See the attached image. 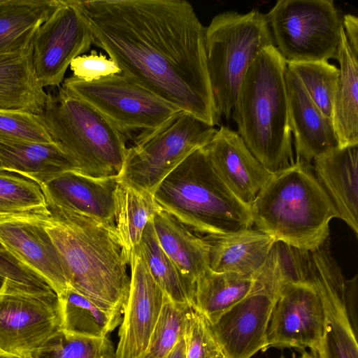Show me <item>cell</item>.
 I'll use <instances>...</instances> for the list:
<instances>
[{
    "label": "cell",
    "instance_id": "19",
    "mask_svg": "<svg viewBox=\"0 0 358 358\" xmlns=\"http://www.w3.org/2000/svg\"><path fill=\"white\" fill-rule=\"evenodd\" d=\"M285 81L295 161L311 164L319 155L339 146L333 121L317 107L287 66Z\"/></svg>",
    "mask_w": 358,
    "mask_h": 358
},
{
    "label": "cell",
    "instance_id": "30",
    "mask_svg": "<svg viewBox=\"0 0 358 358\" xmlns=\"http://www.w3.org/2000/svg\"><path fill=\"white\" fill-rule=\"evenodd\" d=\"M58 298L61 329L69 334L103 338L122 322V313L102 308L71 287Z\"/></svg>",
    "mask_w": 358,
    "mask_h": 358
},
{
    "label": "cell",
    "instance_id": "25",
    "mask_svg": "<svg viewBox=\"0 0 358 358\" xmlns=\"http://www.w3.org/2000/svg\"><path fill=\"white\" fill-rule=\"evenodd\" d=\"M209 267L217 272L253 276L267 258L275 241L256 229L210 238Z\"/></svg>",
    "mask_w": 358,
    "mask_h": 358
},
{
    "label": "cell",
    "instance_id": "15",
    "mask_svg": "<svg viewBox=\"0 0 358 358\" xmlns=\"http://www.w3.org/2000/svg\"><path fill=\"white\" fill-rule=\"evenodd\" d=\"M129 268V293L118 331L115 358H142L147 353L165 297L139 246L131 253Z\"/></svg>",
    "mask_w": 358,
    "mask_h": 358
},
{
    "label": "cell",
    "instance_id": "37",
    "mask_svg": "<svg viewBox=\"0 0 358 358\" xmlns=\"http://www.w3.org/2000/svg\"><path fill=\"white\" fill-rule=\"evenodd\" d=\"M308 251L275 241L268 255L283 287L307 281Z\"/></svg>",
    "mask_w": 358,
    "mask_h": 358
},
{
    "label": "cell",
    "instance_id": "5",
    "mask_svg": "<svg viewBox=\"0 0 358 358\" xmlns=\"http://www.w3.org/2000/svg\"><path fill=\"white\" fill-rule=\"evenodd\" d=\"M153 196L162 209L205 237H218L252 226L250 208L220 178L203 148L173 170Z\"/></svg>",
    "mask_w": 358,
    "mask_h": 358
},
{
    "label": "cell",
    "instance_id": "21",
    "mask_svg": "<svg viewBox=\"0 0 358 358\" xmlns=\"http://www.w3.org/2000/svg\"><path fill=\"white\" fill-rule=\"evenodd\" d=\"M152 223L162 248L187 287L191 304L195 281L209 267L211 239L192 231L161 208Z\"/></svg>",
    "mask_w": 358,
    "mask_h": 358
},
{
    "label": "cell",
    "instance_id": "42",
    "mask_svg": "<svg viewBox=\"0 0 358 358\" xmlns=\"http://www.w3.org/2000/svg\"><path fill=\"white\" fill-rule=\"evenodd\" d=\"M343 29L349 45L358 51V18L355 15L348 14L343 17Z\"/></svg>",
    "mask_w": 358,
    "mask_h": 358
},
{
    "label": "cell",
    "instance_id": "46",
    "mask_svg": "<svg viewBox=\"0 0 358 358\" xmlns=\"http://www.w3.org/2000/svg\"><path fill=\"white\" fill-rule=\"evenodd\" d=\"M6 281V279L0 276V290L2 289Z\"/></svg>",
    "mask_w": 358,
    "mask_h": 358
},
{
    "label": "cell",
    "instance_id": "20",
    "mask_svg": "<svg viewBox=\"0 0 358 358\" xmlns=\"http://www.w3.org/2000/svg\"><path fill=\"white\" fill-rule=\"evenodd\" d=\"M358 144L338 146L317 157L313 170L338 218L358 234Z\"/></svg>",
    "mask_w": 358,
    "mask_h": 358
},
{
    "label": "cell",
    "instance_id": "29",
    "mask_svg": "<svg viewBox=\"0 0 358 358\" xmlns=\"http://www.w3.org/2000/svg\"><path fill=\"white\" fill-rule=\"evenodd\" d=\"M57 3V0H4L0 5V55L32 42Z\"/></svg>",
    "mask_w": 358,
    "mask_h": 358
},
{
    "label": "cell",
    "instance_id": "38",
    "mask_svg": "<svg viewBox=\"0 0 358 358\" xmlns=\"http://www.w3.org/2000/svg\"><path fill=\"white\" fill-rule=\"evenodd\" d=\"M186 358H223L210 325L192 308L184 335Z\"/></svg>",
    "mask_w": 358,
    "mask_h": 358
},
{
    "label": "cell",
    "instance_id": "45",
    "mask_svg": "<svg viewBox=\"0 0 358 358\" xmlns=\"http://www.w3.org/2000/svg\"><path fill=\"white\" fill-rule=\"evenodd\" d=\"M299 358H314V357L311 354L308 353L306 351H303L302 355Z\"/></svg>",
    "mask_w": 358,
    "mask_h": 358
},
{
    "label": "cell",
    "instance_id": "43",
    "mask_svg": "<svg viewBox=\"0 0 358 358\" xmlns=\"http://www.w3.org/2000/svg\"><path fill=\"white\" fill-rule=\"evenodd\" d=\"M165 358H186L184 336L178 341Z\"/></svg>",
    "mask_w": 358,
    "mask_h": 358
},
{
    "label": "cell",
    "instance_id": "7",
    "mask_svg": "<svg viewBox=\"0 0 358 358\" xmlns=\"http://www.w3.org/2000/svg\"><path fill=\"white\" fill-rule=\"evenodd\" d=\"M271 45L274 41L266 15L258 10L224 11L205 27L207 69L220 120L230 118L248 69L260 52Z\"/></svg>",
    "mask_w": 358,
    "mask_h": 358
},
{
    "label": "cell",
    "instance_id": "16",
    "mask_svg": "<svg viewBox=\"0 0 358 358\" xmlns=\"http://www.w3.org/2000/svg\"><path fill=\"white\" fill-rule=\"evenodd\" d=\"M203 150L225 185L250 208L273 173L253 156L237 131L227 127L217 129Z\"/></svg>",
    "mask_w": 358,
    "mask_h": 358
},
{
    "label": "cell",
    "instance_id": "35",
    "mask_svg": "<svg viewBox=\"0 0 358 358\" xmlns=\"http://www.w3.org/2000/svg\"><path fill=\"white\" fill-rule=\"evenodd\" d=\"M192 306L171 300L166 294L152 331L147 353L155 358H165L185 335Z\"/></svg>",
    "mask_w": 358,
    "mask_h": 358
},
{
    "label": "cell",
    "instance_id": "6",
    "mask_svg": "<svg viewBox=\"0 0 358 358\" xmlns=\"http://www.w3.org/2000/svg\"><path fill=\"white\" fill-rule=\"evenodd\" d=\"M48 94L41 115L55 142L76 163L79 173L119 177L127 148L123 135L94 107L61 85Z\"/></svg>",
    "mask_w": 358,
    "mask_h": 358
},
{
    "label": "cell",
    "instance_id": "18",
    "mask_svg": "<svg viewBox=\"0 0 358 358\" xmlns=\"http://www.w3.org/2000/svg\"><path fill=\"white\" fill-rule=\"evenodd\" d=\"M118 177L96 178L67 171L41 187L46 202L115 225V193Z\"/></svg>",
    "mask_w": 358,
    "mask_h": 358
},
{
    "label": "cell",
    "instance_id": "32",
    "mask_svg": "<svg viewBox=\"0 0 358 358\" xmlns=\"http://www.w3.org/2000/svg\"><path fill=\"white\" fill-rule=\"evenodd\" d=\"M138 246L150 273L164 294L174 302L191 306L187 287L162 248L152 220L145 226Z\"/></svg>",
    "mask_w": 358,
    "mask_h": 358
},
{
    "label": "cell",
    "instance_id": "47",
    "mask_svg": "<svg viewBox=\"0 0 358 358\" xmlns=\"http://www.w3.org/2000/svg\"><path fill=\"white\" fill-rule=\"evenodd\" d=\"M142 358H155L154 357H152L151 355H150L149 353H146Z\"/></svg>",
    "mask_w": 358,
    "mask_h": 358
},
{
    "label": "cell",
    "instance_id": "33",
    "mask_svg": "<svg viewBox=\"0 0 358 358\" xmlns=\"http://www.w3.org/2000/svg\"><path fill=\"white\" fill-rule=\"evenodd\" d=\"M287 66L296 76L317 107L332 120L338 68L329 62L287 63Z\"/></svg>",
    "mask_w": 358,
    "mask_h": 358
},
{
    "label": "cell",
    "instance_id": "14",
    "mask_svg": "<svg viewBox=\"0 0 358 358\" xmlns=\"http://www.w3.org/2000/svg\"><path fill=\"white\" fill-rule=\"evenodd\" d=\"M253 279L250 294L210 324L223 358H251L266 350L267 331L277 298Z\"/></svg>",
    "mask_w": 358,
    "mask_h": 358
},
{
    "label": "cell",
    "instance_id": "4",
    "mask_svg": "<svg viewBox=\"0 0 358 358\" xmlns=\"http://www.w3.org/2000/svg\"><path fill=\"white\" fill-rule=\"evenodd\" d=\"M250 208L256 229L307 251L329 238V223L338 218L312 165L297 161L273 173Z\"/></svg>",
    "mask_w": 358,
    "mask_h": 358
},
{
    "label": "cell",
    "instance_id": "48",
    "mask_svg": "<svg viewBox=\"0 0 358 358\" xmlns=\"http://www.w3.org/2000/svg\"><path fill=\"white\" fill-rule=\"evenodd\" d=\"M3 1H4V0H0V5H1V3H3Z\"/></svg>",
    "mask_w": 358,
    "mask_h": 358
},
{
    "label": "cell",
    "instance_id": "1",
    "mask_svg": "<svg viewBox=\"0 0 358 358\" xmlns=\"http://www.w3.org/2000/svg\"><path fill=\"white\" fill-rule=\"evenodd\" d=\"M94 44L126 77L210 125L219 124L205 27L185 0L80 1Z\"/></svg>",
    "mask_w": 358,
    "mask_h": 358
},
{
    "label": "cell",
    "instance_id": "13",
    "mask_svg": "<svg viewBox=\"0 0 358 358\" xmlns=\"http://www.w3.org/2000/svg\"><path fill=\"white\" fill-rule=\"evenodd\" d=\"M322 301L308 281L285 285L275 302L268 324V348H296L312 355L320 349L327 328Z\"/></svg>",
    "mask_w": 358,
    "mask_h": 358
},
{
    "label": "cell",
    "instance_id": "39",
    "mask_svg": "<svg viewBox=\"0 0 358 358\" xmlns=\"http://www.w3.org/2000/svg\"><path fill=\"white\" fill-rule=\"evenodd\" d=\"M0 276L16 285L38 289H52L41 276L23 264L1 242Z\"/></svg>",
    "mask_w": 358,
    "mask_h": 358
},
{
    "label": "cell",
    "instance_id": "40",
    "mask_svg": "<svg viewBox=\"0 0 358 358\" xmlns=\"http://www.w3.org/2000/svg\"><path fill=\"white\" fill-rule=\"evenodd\" d=\"M73 76L85 80L92 81L101 78L121 73L117 64L102 53L95 50L90 55H83L75 58L70 64Z\"/></svg>",
    "mask_w": 358,
    "mask_h": 358
},
{
    "label": "cell",
    "instance_id": "34",
    "mask_svg": "<svg viewBox=\"0 0 358 358\" xmlns=\"http://www.w3.org/2000/svg\"><path fill=\"white\" fill-rule=\"evenodd\" d=\"M32 358H115L108 336L92 338L60 329L31 354Z\"/></svg>",
    "mask_w": 358,
    "mask_h": 358
},
{
    "label": "cell",
    "instance_id": "31",
    "mask_svg": "<svg viewBox=\"0 0 358 358\" xmlns=\"http://www.w3.org/2000/svg\"><path fill=\"white\" fill-rule=\"evenodd\" d=\"M48 213L40 185L19 173L0 169V221L35 219Z\"/></svg>",
    "mask_w": 358,
    "mask_h": 358
},
{
    "label": "cell",
    "instance_id": "24",
    "mask_svg": "<svg viewBox=\"0 0 358 358\" xmlns=\"http://www.w3.org/2000/svg\"><path fill=\"white\" fill-rule=\"evenodd\" d=\"M0 165L41 187L65 172H79L76 163L57 143L0 138Z\"/></svg>",
    "mask_w": 358,
    "mask_h": 358
},
{
    "label": "cell",
    "instance_id": "12",
    "mask_svg": "<svg viewBox=\"0 0 358 358\" xmlns=\"http://www.w3.org/2000/svg\"><path fill=\"white\" fill-rule=\"evenodd\" d=\"M94 44L80 1L57 0L33 38V64L43 87H58L71 62Z\"/></svg>",
    "mask_w": 358,
    "mask_h": 358
},
{
    "label": "cell",
    "instance_id": "28",
    "mask_svg": "<svg viewBox=\"0 0 358 358\" xmlns=\"http://www.w3.org/2000/svg\"><path fill=\"white\" fill-rule=\"evenodd\" d=\"M159 208L153 194L118 178L115 193V225L129 262L132 252L141 242L145 226Z\"/></svg>",
    "mask_w": 358,
    "mask_h": 358
},
{
    "label": "cell",
    "instance_id": "9",
    "mask_svg": "<svg viewBox=\"0 0 358 358\" xmlns=\"http://www.w3.org/2000/svg\"><path fill=\"white\" fill-rule=\"evenodd\" d=\"M287 63L336 59L343 18L332 0H279L266 15Z\"/></svg>",
    "mask_w": 358,
    "mask_h": 358
},
{
    "label": "cell",
    "instance_id": "2",
    "mask_svg": "<svg viewBox=\"0 0 358 358\" xmlns=\"http://www.w3.org/2000/svg\"><path fill=\"white\" fill-rule=\"evenodd\" d=\"M47 205L48 213L38 220L58 251L68 287L102 308L123 313L130 288L129 262L115 227Z\"/></svg>",
    "mask_w": 358,
    "mask_h": 358
},
{
    "label": "cell",
    "instance_id": "3",
    "mask_svg": "<svg viewBox=\"0 0 358 358\" xmlns=\"http://www.w3.org/2000/svg\"><path fill=\"white\" fill-rule=\"evenodd\" d=\"M286 69L287 62L274 45L263 49L245 76L231 111L245 145L272 173L295 162Z\"/></svg>",
    "mask_w": 358,
    "mask_h": 358
},
{
    "label": "cell",
    "instance_id": "41",
    "mask_svg": "<svg viewBox=\"0 0 358 358\" xmlns=\"http://www.w3.org/2000/svg\"><path fill=\"white\" fill-rule=\"evenodd\" d=\"M346 311L355 332L357 334V275L346 280L345 295Z\"/></svg>",
    "mask_w": 358,
    "mask_h": 358
},
{
    "label": "cell",
    "instance_id": "23",
    "mask_svg": "<svg viewBox=\"0 0 358 358\" xmlns=\"http://www.w3.org/2000/svg\"><path fill=\"white\" fill-rule=\"evenodd\" d=\"M313 285L327 313V328L314 358H358L357 334L348 317L345 301V280L338 275L321 274Z\"/></svg>",
    "mask_w": 358,
    "mask_h": 358
},
{
    "label": "cell",
    "instance_id": "8",
    "mask_svg": "<svg viewBox=\"0 0 358 358\" xmlns=\"http://www.w3.org/2000/svg\"><path fill=\"white\" fill-rule=\"evenodd\" d=\"M217 129L180 110L161 125L138 136L127 146L119 179L153 194L160 182Z\"/></svg>",
    "mask_w": 358,
    "mask_h": 358
},
{
    "label": "cell",
    "instance_id": "50",
    "mask_svg": "<svg viewBox=\"0 0 358 358\" xmlns=\"http://www.w3.org/2000/svg\"><path fill=\"white\" fill-rule=\"evenodd\" d=\"M281 358H284V357H281Z\"/></svg>",
    "mask_w": 358,
    "mask_h": 358
},
{
    "label": "cell",
    "instance_id": "17",
    "mask_svg": "<svg viewBox=\"0 0 358 358\" xmlns=\"http://www.w3.org/2000/svg\"><path fill=\"white\" fill-rule=\"evenodd\" d=\"M38 218L0 221V242L59 296L68 283L58 251Z\"/></svg>",
    "mask_w": 358,
    "mask_h": 358
},
{
    "label": "cell",
    "instance_id": "10",
    "mask_svg": "<svg viewBox=\"0 0 358 358\" xmlns=\"http://www.w3.org/2000/svg\"><path fill=\"white\" fill-rule=\"evenodd\" d=\"M61 87L91 105L131 142L180 111L122 73L92 81L73 76Z\"/></svg>",
    "mask_w": 358,
    "mask_h": 358
},
{
    "label": "cell",
    "instance_id": "36",
    "mask_svg": "<svg viewBox=\"0 0 358 358\" xmlns=\"http://www.w3.org/2000/svg\"><path fill=\"white\" fill-rule=\"evenodd\" d=\"M0 138L55 143L41 115L17 110H0Z\"/></svg>",
    "mask_w": 358,
    "mask_h": 358
},
{
    "label": "cell",
    "instance_id": "27",
    "mask_svg": "<svg viewBox=\"0 0 358 358\" xmlns=\"http://www.w3.org/2000/svg\"><path fill=\"white\" fill-rule=\"evenodd\" d=\"M336 60L339 77L333 106V124L340 147L358 144V51L349 45L345 32Z\"/></svg>",
    "mask_w": 358,
    "mask_h": 358
},
{
    "label": "cell",
    "instance_id": "44",
    "mask_svg": "<svg viewBox=\"0 0 358 358\" xmlns=\"http://www.w3.org/2000/svg\"><path fill=\"white\" fill-rule=\"evenodd\" d=\"M0 358H32L30 354H17L0 350Z\"/></svg>",
    "mask_w": 358,
    "mask_h": 358
},
{
    "label": "cell",
    "instance_id": "26",
    "mask_svg": "<svg viewBox=\"0 0 358 358\" xmlns=\"http://www.w3.org/2000/svg\"><path fill=\"white\" fill-rule=\"evenodd\" d=\"M254 279L232 272H217L206 268L197 277L191 306L212 325L252 291Z\"/></svg>",
    "mask_w": 358,
    "mask_h": 358
},
{
    "label": "cell",
    "instance_id": "22",
    "mask_svg": "<svg viewBox=\"0 0 358 358\" xmlns=\"http://www.w3.org/2000/svg\"><path fill=\"white\" fill-rule=\"evenodd\" d=\"M32 43L0 55V110L43 112L48 94L34 71Z\"/></svg>",
    "mask_w": 358,
    "mask_h": 358
},
{
    "label": "cell",
    "instance_id": "49",
    "mask_svg": "<svg viewBox=\"0 0 358 358\" xmlns=\"http://www.w3.org/2000/svg\"><path fill=\"white\" fill-rule=\"evenodd\" d=\"M0 169H2L1 167V165H0Z\"/></svg>",
    "mask_w": 358,
    "mask_h": 358
},
{
    "label": "cell",
    "instance_id": "11",
    "mask_svg": "<svg viewBox=\"0 0 358 358\" xmlns=\"http://www.w3.org/2000/svg\"><path fill=\"white\" fill-rule=\"evenodd\" d=\"M59 298L6 281L0 290V350L31 354L61 329Z\"/></svg>",
    "mask_w": 358,
    "mask_h": 358
}]
</instances>
